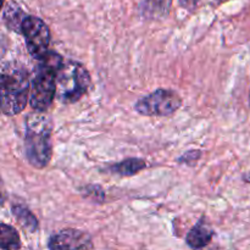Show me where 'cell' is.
I'll list each match as a JSON object with an SVG mask.
<instances>
[{"label": "cell", "instance_id": "cell-1", "mask_svg": "<svg viewBox=\"0 0 250 250\" xmlns=\"http://www.w3.org/2000/svg\"><path fill=\"white\" fill-rule=\"evenodd\" d=\"M45 111H34L26 119L24 154L33 167L44 168L53 155L51 132L53 124Z\"/></svg>", "mask_w": 250, "mask_h": 250}, {"label": "cell", "instance_id": "cell-2", "mask_svg": "<svg viewBox=\"0 0 250 250\" xmlns=\"http://www.w3.org/2000/svg\"><path fill=\"white\" fill-rule=\"evenodd\" d=\"M62 63V56L50 50L38 60L29 94V104L34 111H46L53 104L56 98L58 73Z\"/></svg>", "mask_w": 250, "mask_h": 250}, {"label": "cell", "instance_id": "cell-3", "mask_svg": "<svg viewBox=\"0 0 250 250\" xmlns=\"http://www.w3.org/2000/svg\"><path fill=\"white\" fill-rule=\"evenodd\" d=\"M31 94V80L23 67L4 65L1 70V111L14 116L26 109Z\"/></svg>", "mask_w": 250, "mask_h": 250}, {"label": "cell", "instance_id": "cell-4", "mask_svg": "<svg viewBox=\"0 0 250 250\" xmlns=\"http://www.w3.org/2000/svg\"><path fill=\"white\" fill-rule=\"evenodd\" d=\"M87 68L76 61H63L56 81V99L62 104H75L90 87Z\"/></svg>", "mask_w": 250, "mask_h": 250}, {"label": "cell", "instance_id": "cell-5", "mask_svg": "<svg viewBox=\"0 0 250 250\" xmlns=\"http://www.w3.org/2000/svg\"><path fill=\"white\" fill-rule=\"evenodd\" d=\"M182 105L178 93L170 89L154 90L136 103V110L144 116H170Z\"/></svg>", "mask_w": 250, "mask_h": 250}, {"label": "cell", "instance_id": "cell-6", "mask_svg": "<svg viewBox=\"0 0 250 250\" xmlns=\"http://www.w3.org/2000/svg\"><path fill=\"white\" fill-rule=\"evenodd\" d=\"M20 32L23 36L28 53L39 60L49 51L51 36L50 29L43 20L26 15L22 21Z\"/></svg>", "mask_w": 250, "mask_h": 250}, {"label": "cell", "instance_id": "cell-7", "mask_svg": "<svg viewBox=\"0 0 250 250\" xmlns=\"http://www.w3.org/2000/svg\"><path fill=\"white\" fill-rule=\"evenodd\" d=\"M50 249H92L93 243L87 233L78 229H62L49 241Z\"/></svg>", "mask_w": 250, "mask_h": 250}, {"label": "cell", "instance_id": "cell-8", "mask_svg": "<svg viewBox=\"0 0 250 250\" xmlns=\"http://www.w3.org/2000/svg\"><path fill=\"white\" fill-rule=\"evenodd\" d=\"M212 237H214V232L212 229L205 224L203 220H200L187 234V242L188 247L193 249H202L205 248L208 244L211 242Z\"/></svg>", "mask_w": 250, "mask_h": 250}, {"label": "cell", "instance_id": "cell-9", "mask_svg": "<svg viewBox=\"0 0 250 250\" xmlns=\"http://www.w3.org/2000/svg\"><path fill=\"white\" fill-rule=\"evenodd\" d=\"M173 0H143L139 5L141 14L146 19H160L167 16Z\"/></svg>", "mask_w": 250, "mask_h": 250}, {"label": "cell", "instance_id": "cell-10", "mask_svg": "<svg viewBox=\"0 0 250 250\" xmlns=\"http://www.w3.org/2000/svg\"><path fill=\"white\" fill-rule=\"evenodd\" d=\"M146 166H148V164L143 159L128 158L126 160L121 161V163L112 165L110 167V171L120 176H133L141 172L142 170H144Z\"/></svg>", "mask_w": 250, "mask_h": 250}, {"label": "cell", "instance_id": "cell-11", "mask_svg": "<svg viewBox=\"0 0 250 250\" xmlns=\"http://www.w3.org/2000/svg\"><path fill=\"white\" fill-rule=\"evenodd\" d=\"M12 215L16 221L21 225L22 229H24L26 231L33 233L38 229V220L32 214L31 210H28L23 205H12Z\"/></svg>", "mask_w": 250, "mask_h": 250}, {"label": "cell", "instance_id": "cell-12", "mask_svg": "<svg viewBox=\"0 0 250 250\" xmlns=\"http://www.w3.org/2000/svg\"><path fill=\"white\" fill-rule=\"evenodd\" d=\"M0 247H1V249L21 248V242H20L19 233L10 225H0Z\"/></svg>", "mask_w": 250, "mask_h": 250}, {"label": "cell", "instance_id": "cell-13", "mask_svg": "<svg viewBox=\"0 0 250 250\" xmlns=\"http://www.w3.org/2000/svg\"><path fill=\"white\" fill-rule=\"evenodd\" d=\"M24 16L26 15L23 14V11L20 7L14 6L12 4L6 5L4 9V12H2V20L6 23V26L9 28H11L12 31L19 32V33L20 29H21V24Z\"/></svg>", "mask_w": 250, "mask_h": 250}, {"label": "cell", "instance_id": "cell-14", "mask_svg": "<svg viewBox=\"0 0 250 250\" xmlns=\"http://www.w3.org/2000/svg\"><path fill=\"white\" fill-rule=\"evenodd\" d=\"M83 195L87 199H92L95 203H103L105 199V193L100 186L97 185H88L83 189Z\"/></svg>", "mask_w": 250, "mask_h": 250}, {"label": "cell", "instance_id": "cell-15", "mask_svg": "<svg viewBox=\"0 0 250 250\" xmlns=\"http://www.w3.org/2000/svg\"><path fill=\"white\" fill-rule=\"evenodd\" d=\"M180 2L185 7H188V9H193V7L197 6L198 0H180Z\"/></svg>", "mask_w": 250, "mask_h": 250}, {"label": "cell", "instance_id": "cell-16", "mask_svg": "<svg viewBox=\"0 0 250 250\" xmlns=\"http://www.w3.org/2000/svg\"><path fill=\"white\" fill-rule=\"evenodd\" d=\"M217 1H220V2H222V1H226V0H217Z\"/></svg>", "mask_w": 250, "mask_h": 250}, {"label": "cell", "instance_id": "cell-17", "mask_svg": "<svg viewBox=\"0 0 250 250\" xmlns=\"http://www.w3.org/2000/svg\"><path fill=\"white\" fill-rule=\"evenodd\" d=\"M249 104H250V94H249Z\"/></svg>", "mask_w": 250, "mask_h": 250}]
</instances>
